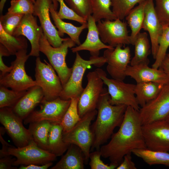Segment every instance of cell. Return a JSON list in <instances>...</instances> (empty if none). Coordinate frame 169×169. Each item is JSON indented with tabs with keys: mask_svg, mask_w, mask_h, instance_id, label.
<instances>
[{
	"mask_svg": "<svg viewBox=\"0 0 169 169\" xmlns=\"http://www.w3.org/2000/svg\"><path fill=\"white\" fill-rule=\"evenodd\" d=\"M110 98L107 89L104 88L97 107L96 119L91 126L93 139L91 151L99 150L123 120L127 106L112 105Z\"/></svg>",
	"mask_w": 169,
	"mask_h": 169,
	"instance_id": "obj_2",
	"label": "cell"
},
{
	"mask_svg": "<svg viewBox=\"0 0 169 169\" xmlns=\"http://www.w3.org/2000/svg\"><path fill=\"white\" fill-rule=\"evenodd\" d=\"M145 16L142 28L148 32L151 44V53L155 59L159 46L158 40L163 30L156 13L153 0H146L144 9Z\"/></svg>",
	"mask_w": 169,
	"mask_h": 169,
	"instance_id": "obj_19",
	"label": "cell"
},
{
	"mask_svg": "<svg viewBox=\"0 0 169 169\" xmlns=\"http://www.w3.org/2000/svg\"><path fill=\"white\" fill-rule=\"evenodd\" d=\"M134 54L131 59V65L141 64H149L148 58L151 52V49L147 33L146 32L140 33L136 36L134 45Z\"/></svg>",
	"mask_w": 169,
	"mask_h": 169,
	"instance_id": "obj_26",
	"label": "cell"
},
{
	"mask_svg": "<svg viewBox=\"0 0 169 169\" xmlns=\"http://www.w3.org/2000/svg\"><path fill=\"white\" fill-rule=\"evenodd\" d=\"M107 87L110 96L109 102L113 105H125L131 106L139 111L140 107L138 104L135 94L136 84L127 83L123 80L107 77L106 73L100 68L96 69Z\"/></svg>",
	"mask_w": 169,
	"mask_h": 169,
	"instance_id": "obj_7",
	"label": "cell"
},
{
	"mask_svg": "<svg viewBox=\"0 0 169 169\" xmlns=\"http://www.w3.org/2000/svg\"><path fill=\"white\" fill-rule=\"evenodd\" d=\"M43 33L42 27L37 23L36 18L32 14H28L24 15L13 35L25 37L31 45L29 56L37 57L39 56V41Z\"/></svg>",
	"mask_w": 169,
	"mask_h": 169,
	"instance_id": "obj_18",
	"label": "cell"
},
{
	"mask_svg": "<svg viewBox=\"0 0 169 169\" xmlns=\"http://www.w3.org/2000/svg\"><path fill=\"white\" fill-rule=\"evenodd\" d=\"M54 9L57 11L58 6V2L57 0H52Z\"/></svg>",
	"mask_w": 169,
	"mask_h": 169,
	"instance_id": "obj_49",
	"label": "cell"
},
{
	"mask_svg": "<svg viewBox=\"0 0 169 169\" xmlns=\"http://www.w3.org/2000/svg\"><path fill=\"white\" fill-rule=\"evenodd\" d=\"M164 85L155 82L136 83L135 89V94L140 107L154 98Z\"/></svg>",
	"mask_w": 169,
	"mask_h": 169,
	"instance_id": "obj_27",
	"label": "cell"
},
{
	"mask_svg": "<svg viewBox=\"0 0 169 169\" xmlns=\"http://www.w3.org/2000/svg\"><path fill=\"white\" fill-rule=\"evenodd\" d=\"M125 74L126 76L134 79L136 83L155 82L163 84L169 83V78L162 69L151 68L147 64L129 65Z\"/></svg>",
	"mask_w": 169,
	"mask_h": 169,
	"instance_id": "obj_20",
	"label": "cell"
},
{
	"mask_svg": "<svg viewBox=\"0 0 169 169\" xmlns=\"http://www.w3.org/2000/svg\"><path fill=\"white\" fill-rule=\"evenodd\" d=\"M0 45L3 47L10 55H15L19 51L27 49L28 43L24 36L10 35L3 30L0 24Z\"/></svg>",
	"mask_w": 169,
	"mask_h": 169,
	"instance_id": "obj_29",
	"label": "cell"
},
{
	"mask_svg": "<svg viewBox=\"0 0 169 169\" xmlns=\"http://www.w3.org/2000/svg\"><path fill=\"white\" fill-rule=\"evenodd\" d=\"M105 63L106 61L103 56H91L89 60H86L80 56L78 52H76L71 74L64 86L59 97L64 100L79 98L84 89L82 84L83 78L88 67L94 65L100 67Z\"/></svg>",
	"mask_w": 169,
	"mask_h": 169,
	"instance_id": "obj_4",
	"label": "cell"
},
{
	"mask_svg": "<svg viewBox=\"0 0 169 169\" xmlns=\"http://www.w3.org/2000/svg\"><path fill=\"white\" fill-rule=\"evenodd\" d=\"M96 23L92 15L90 16L87 20L88 32L86 38L82 44L71 48L72 52L87 50L91 56H99L101 50L114 48L105 44L100 39Z\"/></svg>",
	"mask_w": 169,
	"mask_h": 169,
	"instance_id": "obj_21",
	"label": "cell"
},
{
	"mask_svg": "<svg viewBox=\"0 0 169 169\" xmlns=\"http://www.w3.org/2000/svg\"><path fill=\"white\" fill-rule=\"evenodd\" d=\"M165 119L166 121H167L168 122H169V114Z\"/></svg>",
	"mask_w": 169,
	"mask_h": 169,
	"instance_id": "obj_50",
	"label": "cell"
},
{
	"mask_svg": "<svg viewBox=\"0 0 169 169\" xmlns=\"http://www.w3.org/2000/svg\"><path fill=\"white\" fill-rule=\"evenodd\" d=\"M53 162H50L44 165L31 164L27 166H20L19 169H47L52 166Z\"/></svg>",
	"mask_w": 169,
	"mask_h": 169,
	"instance_id": "obj_45",
	"label": "cell"
},
{
	"mask_svg": "<svg viewBox=\"0 0 169 169\" xmlns=\"http://www.w3.org/2000/svg\"><path fill=\"white\" fill-rule=\"evenodd\" d=\"M51 123L42 121L29 124L28 129L33 141L40 148L47 151L48 139Z\"/></svg>",
	"mask_w": 169,
	"mask_h": 169,
	"instance_id": "obj_31",
	"label": "cell"
},
{
	"mask_svg": "<svg viewBox=\"0 0 169 169\" xmlns=\"http://www.w3.org/2000/svg\"><path fill=\"white\" fill-rule=\"evenodd\" d=\"M34 3L35 2V0H31Z\"/></svg>",
	"mask_w": 169,
	"mask_h": 169,
	"instance_id": "obj_52",
	"label": "cell"
},
{
	"mask_svg": "<svg viewBox=\"0 0 169 169\" xmlns=\"http://www.w3.org/2000/svg\"><path fill=\"white\" fill-rule=\"evenodd\" d=\"M44 98L41 88L38 85L28 90L25 94L12 108L14 112L22 120L25 119Z\"/></svg>",
	"mask_w": 169,
	"mask_h": 169,
	"instance_id": "obj_22",
	"label": "cell"
},
{
	"mask_svg": "<svg viewBox=\"0 0 169 169\" xmlns=\"http://www.w3.org/2000/svg\"><path fill=\"white\" fill-rule=\"evenodd\" d=\"M34 4L31 0H12L7 13L24 15L33 14Z\"/></svg>",
	"mask_w": 169,
	"mask_h": 169,
	"instance_id": "obj_39",
	"label": "cell"
},
{
	"mask_svg": "<svg viewBox=\"0 0 169 169\" xmlns=\"http://www.w3.org/2000/svg\"><path fill=\"white\" fill-rule=\"evenodd\" d=\"M85 158L81 149L77 146L71 144L65 154L51 169H84Z\"/></svg>",
	"mask_w": 169,
	"mask_h": 169,
	"instance_id": "obj_23",
	"label": "cell"
},
{
	"mask_svg": "<svg viewBox=\"0 0 169 169\" xmlns=\"http://www.w3.org/2000/svg\"><path fill=\"white\" fill-rule=\"evenodd\" d=\"M59 3V9L57 15L61 19H67L78 22L81 24L87 23V20L77 14L73 10L68 7L64 0H57Z\"/></svg>",
	"mask_w": 169,
	"mask_h": 169,
	"instance_id": "obj_40",
	"label": "cell"
},
{
	"mask_svg": "<svg viewBox=\"0 0 169 169\" xmlns=\"http://www.w3.org/2000/svg\"><path fill=\"white\" fill-rule=\"evenodd\" d=\"M142 125L139 111L127 106L118 130L113 133L108 143L100 147L101 156L118 166L125 156L133 150L146 148Z\"/></svg>",
	"mask_w": 169,
	"mask_h": 169,
	"instance_id": "obj_1",
	"label": "cell"
},
{
	"mask_svg": "<svg viewBox=\"0 0 169 169\" xmlns=\"http://www.w3.org/2000/svg\"><path fill=\"white\" fill-rule=\"evenodd\" d=\"M159 68L162 69L169 78V58L166 55Z\"/></svg>",
	"mask_w": 169,
	"mask_h": 169,
	"instance_id": "obj_47",
	"label": "cell"
},
{
	"mask_svg": "<svg viewBox=\"0 0 169 169\" xmlns=\"http://www.w3.org/2000/svg\"><path fill=\"white\" fill-rule=\"evenodd\" d=\"M63 133L60 123H51L48 136L47 151L57 157L63 155L70 145L64 141Z\"/></svg>",
	"mask_w": 169,
	"mask_h": 169,
	"instance_id": "obj_25",
	"label": "cell"
},
{
	"mask_svg": "<svg viewBox=\"0 0 169 169\" xmlns=\"http://www.w3.org/2000/svg\"><path fill=\"white\" fill-rule=\"evenodd\" d=\"M112 11L117 18L122 20L137 4L146 0H111Z\"/></svg>",
	"mask_w": 169,
	"mask_h": 169,
	"instance_id": "obj_35",
	"label": "cell"
},
{
	"mask_svg": "<svg viewBox=\"0 0 169 169\" xmlns=\"http://www.w3.org/2000/svg\"><path fill=\"white\" fill-rule=\"evenodd\" d=\"M75 44L70 38H66L60 46L54 47L49 43L44 33L39 41L40 51L47 57L59 77L63 87L72 71V67L69 68L67 65L66 57L68 49L74 47Z\"/></svg>",
	"mask_w": 169,
	"mask_h": 169,
	"instance_id": "obj_3",
	"label": "cell"
},
{
	"mask_svg": "<svg viewBox=\"0 0 169 169\" xmlns=\"http://www.w3.org/2000/svg\"><path fill=\"white\" fill-rule=\"evenodd\" d=\"M132 153L150 166L162 165L169 167V152L152 150L147 148L133 150Z\"/></svg>",
	"mask_w": 169,
	"mask_h": 169,
	"instance_id": "obj_30",
	"label": "cell"
},
{
	"mask_svg": "<svg viewBox=\"0 0 169 169\" xmlns=\"http://www.w3.org/2000/svg\"><path fill=\"white\" fill-rule=\"evenodd\" d=\"M101 152L99 150H95L90 152L89 156V164L91 169H114L118 166L110 163L105 164L101 159Z\"/></svg>",
	"mask_w": 169,
	"mask_h": 169,
	"instance_id": "obj_42",
	"label": "cell"
},
{
	"mask_svg": "<svg viewBox=\"0 0 169 169\" xmlns=\"http://www.w3.org/2000/svg\"><path fill=\"white\" fill-rule=\"evenodd\" d=\"M146 0L139 3L129 12L125 18L131 29L130 38L131 44L134 45L136 36L140 33L144 20Z\"/></svg>",
	"mask_w": 169,
	"mask_h": 169,
	"instance_id": "obj_28",
	"label": "cell"
},
{
	"mask_svg": "<svg viewBox=\"0 0 169 169\" xmlns=\"http://www.w3.org/2000/svg\"><path fill=\"white\" fill-rule=\"evenodd\" d=\"M0 141L2 145V149L0 151V158L7 156L8 154V148L11 146L3 138L2 135L0 134Z\"/></svg>",
	"mask_w": 169,
	"mask_h": 169,
	"instance_id": "obj_46",
	"label": "cell"
},
{
	"mask_svg": "<svg viewBox=\"0 0 169 169\" xmlns=\"http://www.w3.org/2000/svg\"><path fill=\"white\" fill-rule=\"evenodd\" d=\"M111 0H91L92 16L96 22L104 19L113 20L116 17L110 9Z\"/></svg>",
	"mask_w": 169,
	"mask_h": 169,
	"instance_id": "obj_32",
	"label": "cell"
},
{
	"mask_svg": "<svg viewBox=\"0 0 169 169\" xmlns=\"http://www.w3.org/2000/svg\"><path fill=\"white\" fill-rule=\"evenodd\" d=\"M97 113L96 109L88 112L68 132L63 134V139L69 144L79 147L84 157L85 163L89 161V156L93 143V136L91 129V123Z\"/></svg>",
	"mask_w": 169,
	"mask_h": 169,
	"instance_id": "obj_5",
	"label": "cell"
},
{
	"mask_svg": "<svg viewBox=\"0 0 169 169\" xmlns=\"http://www.w3.org/2000/svg\"><path fill=\"white\" fill-rule=\"evenodd\" d=\"M27 90L16 91L0 85V108H13L25 94Z\"/></svg>",
	"mask_w": 169,
	"mask_h": 169,
	"instance_id": "obj_34",
	"label": "cell"
},
{
	"mask_svg": "<svg viewBox=\"0 0 169 169\" xmlns=\"http://www.w3.org/2000/svg\"><path fill=\"white\" fill-rule=\"evenodd\" d=\"M131 153L128 154L124 157L121 162L116 167V169H136L135 163L132 161Z\"/></svg>",
	"mask_w": 169,
	"mask_h": 169,
	"instance_id": "obj_43",
	"label": "cell"
},
{
	"mask_svg": "<svg viewBox=\"0 0 169 169\" xmlns=\"http://www.w3.org/2000/svg\"><path fill=\"white\" fill-rule=\"evenodd\" d=\"M23 120L13 111L12 108L0 109V122L17 147L27 145L33 140L29 129L23 126Z\"/></svg>",
	"mask_w": 169,
	"mask_h": 169,
	"instance_id": "obj_11",
	"label": "cell"
},
{
	"mask_svg": "<svg viewBox=\"0 0 169 169\" xmlns=\"http://www.w3.org/2000/svg\"><path fill=\"white\" fill-rule=\"evenodd\" d=\"M24 14L7 13L1 15L0 17V24L7 33L13 35L14 32L18 26Z\"/></svg>",
	"mask_w": 169,
	"mask_h": 169,
	"instance_id": "obj_37",
	"label": "cell"
},
{
	"mask_svg": "<svg viewBox=\"0 0 169 169\" xmlns=\"http://www.w3.org/2000/svg\"><path fill=\"white\" fill-rule=\"evenodd\" d=\"M49 11L55 27L58 29L59 36L61 37L64 33L67 34L76 44L78 45H80L81 43L79 36L83 31L87 28V23L77 27L71 23L64 22L58 16L57 12L55 10L53 3L50 7Z\"/></svg>",
	"mask_w": 169,
	"mask_h": 169,
	"instance_id": "obj_24",
	"label": "cell"
},
{
	"mask_svg": "<svg viewBox=\"0 0 169 169\" xmlns=\"http://www.w3.org/2000/svg\"><path fill=\"white\" fill-rule=\"evenodd\" d=\"M44 61V63L42 62L39 57L36 58L35 80L43 91L44 98L51 101L60 97L63 87L53 67L45 60Z\"/></svg>",
	"mask_w": 169,
	"mask_h": 169,
	"instance_id": "obj_8",
	"label": "cell"
},
{
	"mask_svg": "<svg viewBox=\"0 0 169 169\" xmlns=\"http://www.w3.org/2000/svg\"><path fill=\"white\" fill-rule=\"evenodd\" d=\"M52 3V0H35L33 14L38 17L44 33L50 44L54 47H58L66 38L59 36L50 20L49 8Z\"/></svg>",
	"mask_w": 169,
	"mask_h": 169,
	"instance_id": "obj_17",
	"label": "cell"
},
{
	"mask_svg": "<svg viewBox=\"0 0 169 169\" xmlns=\"http://www.w3.org/2000/svg\"><path fill=\"white\" fill-rule=\"evenodd\" d=\"M12 156H7L0 158V169H18L17 166H13L16 158H13Z\"/></svg>",
	"mask_w": 169,
	"mask_h": 169,
	"instance_id": "obj_44",
	"label": "cell"
},
{
	"mask_svg": "<svg viewBox=\"0 0 169 169\" xmlns=\"http://www.w3.org/2000/svg\"><path fill=\"white\" fill-rule=\"evenodd\" d=\"M166 56L169 58V52L168 54H167Z\"/></svg>",
	"mask_w": 169,
	"mask_h": 169,
	"instance_id": "obj_51",
	"label": "cell"
},
{
	"mask_svg": "<svg viewBox=\"0 0 169 169\" xmlns=\"http://www.w3.org/2000/svg\"><path fill=\"white\" fill-rule=\"evenodd\" d=\"M97 24L101 40L105 44L114 48L118 45L131 44L126 22L117 18L98 21Z\"/></svg>",
	"mask_w": 169,
	"mask_h": 169,
	"instance_id": "obj_12",
	"label": "cell"
},
{
	"mask_svg": "<svg viewBox=\"0 0 169 169\" xmlns=\"http://www.w3.org/2000/svg\"><path fill=\"white\" fill-rule=\"evenodd\" d=\"M69 7L87 20L92 15L91 0H65Z\"/></svg>",
	"mask_w": 169,
	"mask_h": 169,
	"instance_id": "obj_38",
	"label": "cell"
},
{
	"mask_svg": "<svg viewBox=\"0 0 169 169\" xmlns=\"http://www.w3.org/2000/svg\"><path fill=\"white\" fill-rule=\"evenodd\" d=\"M70 103L71 99L64 100L60 97L51 101L44 98L40 103V109L32 112L24 120V123L42 121L60 123Z\"/></svg>",
	"mask_w": 169,
	"mask_h": 169,
	"instance_id": "obj_10",
	"label": "cell"
},
{
	"mask_svg": "<svg viewBox=\"0 0 169 169\" xmlns=\"http://www.w3.org/2000/svg\"><path fill=\"white\" fill-rule=\"evenodd\" d=\"M139 112L142 125L165 119L169 114V83L164 84L158 95Z\"/></svg>",
	"mask_w": 169,
	"mask_h": 169,
	"instance_id": "obj_15",
	"label": "cell"
},
{
	"mask_svg": "<svg viewBox=\"0 0 169 169\" xmlns=\"http://www.w3.org/2000/svg\"><path fill=\"white\" fill-rule=\"evenodd\" d=\"M16 59L11 62L13 68L11 71L0 78V85L16 91L27 90L37 85L35 80L27 74L25 64L30 57L27 54V49L18 51L15 54Z\"/></svg>",
	"mask_w": 169,
	"mask_h": 169,
	"instance_id": "obj_6",
	"label": "cell"
},
{
	"mask_svg": "<svg viewBox=\"0 0 169 169\" xmlns=\"http://www.w3.org/2000/svg\"><path fill=\"white\" fill-rule=\"evenodd\" d=\"M142 131L147 148L169 152V122L165 119L142 125Z\"/></svg>",
	"mask_w": 169,
	"mask_h": 169,
	"instance_id": "obj_14",
	"label": "cell"
},
{
	"mask_svg": "<svg viewBox=\"0 0 169 169\" xmlns=\"http://www.w3.org/2000/svg\"><path fill=\"white\" fill-rule=\"evenodd\" d=\"M159 46L155 61L152 67L158 69L166 55L169 47V26H163L162 31L158 40Z\"/></svg>",
	"mask_w": 169,
	"mask_h": 169,
	"instance_id": "obj_36",
	"label": "cell"
},
{
	"mask_svg": "<svg viewBox=\"0 0 169 169\" xmlns=\"http://www.w3.org/2000/svg\"><path fill=\"white\" fill-rule=\"evenodd\" d=\"M118 45L113 49L105 50L103 57L107 64V71L112 79L124 80L126 71L131 61V50L128 46L122 48Z\"/></svg>",
	"mask_w": 169,
	"mask_h": 169,
	"instance_id": "obj_16",
	"label": "cell"
},
{
	"mask_svg": "<svg viewBox=\"0 0 169 169\" xmlns=\"http://www.w3.org/2000/svg\"><path fill=\"white\" fill-rule=\"evenodd\" d=\"M155 8L163 26H169V0H155Z\"/></svg>",
	"mask_w": 169,
	"mask_h": 169,
	"instance_id": "obj_41",
	"label": "cell"
},
{
	"mask_svg": "<svg viewBox=\"0 0 169 169\" xmlns=\"http://www.w3.org/2000/svg\"><path fill=\"white\" fill-rule=\"evenodd\" d=\"M7 0H1L0 2V12L1 13H2L4 7L5 5V4L6 1Z\"/></svg>",
	"mask_w": 169,
	"mask_h": 169,
	"instance_id": "obj_48",
	"label": "cell"
},
{
	"mask_svg": "<svg viewBox=\"0 0 169 169\" xmlns=\"http://www.w3.org/2000/svg\"><path fill=\"white\" fill-rule=\"evenodd\" d=\"M8 155L16 157L13 166H27L31 164L42 165L55 161L57 156L49 151L39 147L32 140L27 145L22 147H9Z\"/></svg>",
	"mask_w": 169,
	"mask_h": 169,
	"instance_id": "obj_9",
	"label": "cell"
},
{
	"mask_svg": "<svg viewBox=\"0 0 169 169\" xmlns=\"http://www.w3.org/2000/svg\"><path fill=\"white\" fill-rule=\"evenodd\" d=\"M79 98L74 97L70 99V105L60 123L63 129V134L70 131L81 119L78 109Z\"/></svg>",
	"mask_w": 169,
	"mask_h": 169,
	"instance_id": "obj_33",
	"label": "cell"
},
{
	"mask_svg": "<svg viewBox=\"0 0 169 169\" xmlns=\"http://www.w3.org/2000/svg\"><path fill=\"white\" fill-rule=\"evenodd\" d=\"M86 77L87 84L79 97L78 104V112L81 118L97 109L104 89L103 80L96 69L89 72Z\"/></svg>",
	"mask_w": 169,
	"mask_h": 169,
	"instance_id": "obj_13",
	"label": "cell"
}]
</instances>
